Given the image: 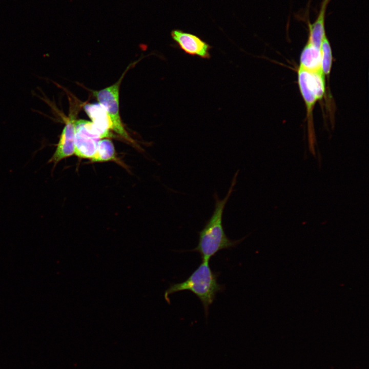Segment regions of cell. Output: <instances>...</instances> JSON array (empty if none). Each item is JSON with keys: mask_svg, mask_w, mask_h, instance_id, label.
Instances as JSON below:
<instances>
[{"mask_svg": "<svg viewBox=\"0 0 369 369\" xmlns=\"http://www.w3.org/2000/svg\"><path fill=\"white\" fill-rule=\"evenodd\" d=\"M239 170L237 171L231 181V186L222 199L219 198L215 192L213 197L215 207L212 215L207 221L202 229L198 232V243L192 251L200 254L202 261H208L219 251L235 247L245 237L239 240H231L225 234L223 224L222 216L225 205L234 191Z\"/></svg>", "mask_w": 369, "mask_h": 369, "instance_id": "1", "label": "cell"}, {"mask_svg": "<svg viewBox=\"0 0 369 369\" xmlns=\"http://www.w3.org/2000/svg\"><path fill=\"white\" fill-rule=\"evenodd\" d=\"M218 274L213 272L208 261H202L197 268L184 281L172 283L165 291L164 297L170 303L169 296L175 293L189 291L195 294L201 301L206 317L209 314V306L215 299L216 294L222 292L224 286L218 283Z\"/></svg>", "mask_w": 369, "mask_h": 369, "instance_id": "2", "label": "cell"}, {"mask_svg": "<svg viewBox=\"0 0 369 369\" xmlns=\"http://www.w3.org/2000/svg\"><path fill=\"white\" fill-rule=\"evenodd\" d=\"M298 83L306 108L309 149L315 155V136L313 122V111L316 102L325 92V76L322 71L310 72L299 68Z\"/></svg>", "mask_w": 369, "mask_h": 369, "instance_id": "3", "label": "cell"}, {"mask_svg": "<svg viewBox=\"0 0 369 369\" xmlns=\"http://www.w3.org/2000/svg\"><path fill=\"white\" fill-rule=\"evenodd\" d=\"M124 74L112 85L93 92L99 103L106 109L112 125V130L127 141L134 143L122 123L119 113V87Z\"/></svg>", "mask_w": 369, "mask_h": 369, "instance_id": "4", "label": "cell"}, {"mask_svg": "<svg viewBox=\"0 0 369 369\" xmlns=\"http://www.w3.org/2000/svg\"><path fill=\"white\" fill-rule=\"evenodd\" d=\"M74 154L80 158L91 159L101 139L91 121H74Z\"/></svg>", "mask_w": 369, "mask_h": 369, "instance_id": "5", "label": "cell"}, {"mask_svg": "<svg viewBox=\"0 0 369 369\" xmlns=\"http://www.w3.org/2000/svg\"><path fill=\"white\" fill-rule=\"evenodd\" d=\"M171 34L172 39L186 53L204 59L210 58L211 47L198 36L179 30H173Z\"/></svg>", "mask_w": 369, "mask_h": 369, "instance_id": "6", "label": "cell"}, {"mask_svg": "<svg viewBox=\"0 0 369 369\" xmlns=\"http://www.w3.org/2000/svg\"><path fill=\"white\" fill-rule=\"evenodd\" d=\"M75 114L71 113L66 120L56 150L48 163L54 167L61 160L74 154V121Z\"/></svg>", "mask_w": 369, "mask_h": 369, "instance_id": "7", "label": "cell"}, {"mask_svg": "<svg viewBox=\"0 0 369 369\" xmlns=\"http://www.w3.org/2000/svg\"><path fill=\"white\" fill-rule=\"evenodd\" d=\"M84 109L101 138L111 137L112 125L105 108L99 103L88 104Z\"/></svg>", "mask_w": 369, "mask_h": 369, "instance_id": "8", "label": "cell"}, {"mask_svg": "<svg viewBox=\"0 0 369 369\" xmlns=\"http://www.w3.org/2000/svg\"><path fill=\"white\" fill-rule=\"evenodd\" d=\"M331 0H322L320 9L317 17L312 24H309V37L308 42L318 49H320L321 43L326 36L325 31V16L326 8Z\"/></svg>", "mask_w": 369, "mask_h": 369, "instance_id": "9", "label": "cell"}, {"mask_svg": "<svg viewBox=\"0 0 369 369\" xmlns=\"http://www.w3.org/2000/svg\"><path fill=\"white\" fill-rule=\"evenodd\" d=\"M299 68L310 72L322 71L320 49L307 42L301 53Z\"/></svg>", "mask_w": 369, "mask_h": 369, "instance_id": "10", "label": "cell"}, {"mask_svg": "<svg viewBox=\"0 0 369 369\" xmlns=\"http://www.w3.org/2000/svg\"><path fill=\"white\" fill-rule=\"evenodd\" d=\"M91 160L94 162L117 160L115 148L111 140L108 138L101 139L96 153Z\"/></svg>", "mask_w": 369, "mask_h": 369, "instance_id": "11", "label": "cell"}, {"mask_svg": "<svg viewBox=\"0 0 369 369\" xmlns=\"http://www.w3.org/2000/svg\"><path fill=\"white\" fill-rule=\"evenodd\" d=\"M321 68L324 76H329L332 69L333 56L331 45L326 36L321 43Z\"/></svg>", "mask_w": 369, "mask_h": 369, "instance_id": "12", "label": "cell"}]
</instances>
